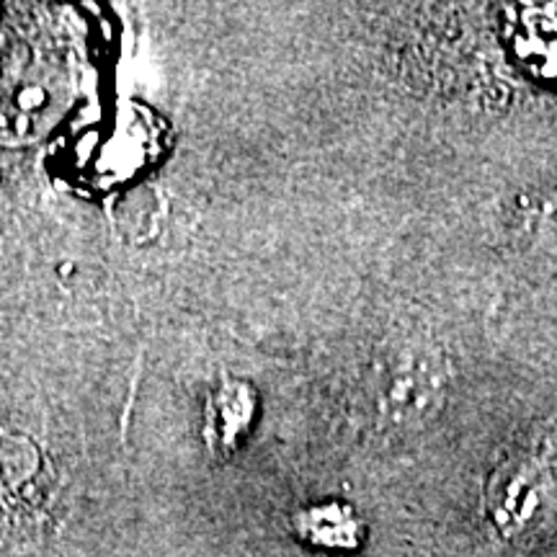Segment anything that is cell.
Listing matches in <instances>:
<instances>
[{"mask_svg": "<svg viewBox=\"0 0 557 557\" xmlns=\"http://www.w3.org/2000/svg\"><path fill=\"white\" fill-rule=\"evenodd\" d=\"M297 532L318 547L354 549L361 540V521L354 517L351 508L341 504L312 506L295 519Z\"/></svg>", "mask_w": 557, "mask_h": 557, "instance_id": "7a4b0ae2", "label": "cell"}, {"mask_svg": "<svg viewBox=\"0 0 557 557\" xmlns=\"http://www.w3.org/2000/svg\"><path fill=\"white\" fill-rule=\"evenodd\" d=\"M39 470V449L32 438L0 429V498L16 493Z\"/></svg>", "mask_w": 557, "mask_h": 557, "instance_id": "3957f363", "label": "cell"}, {"mask_svg": "<svg viewBox=\"0 0 557 557\" xmlns=\"http://www.w3.org/2000/svg\"><path fill=\"white\" fill-rule=\"evenodd\" d=\"M60 86L47 73H21L0 96V137L29 143L54 122L60 111Z\"/></svg>", "mask_w": 557, "mask_h": 557, "instance_id": "6da1fadb", "label": "cell"}]
</instances>
